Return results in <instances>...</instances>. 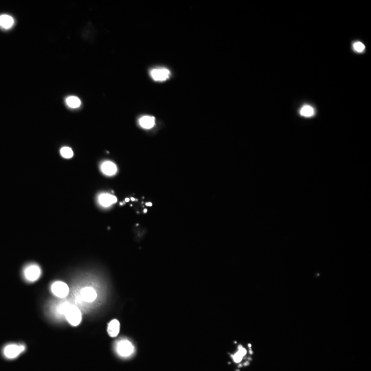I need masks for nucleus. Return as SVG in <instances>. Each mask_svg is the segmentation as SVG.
<instances>
[{"mask_svg": "<svg viewBox=\"0 0 371 371\" xmlns=\"http://www.w3.org/2000/svg\"><path fill=\"white\" fill-rule=\"evenodd\" d=\"M64 315L66 316L67 320L73 326H77L81 323L82 316L81 313L77 306L70 304L67 308Z\"/></svg>", "mask_w": 371, "mask_h": 371, "instance_id": "f257e3e1", "label": "nucleus"}, {"mask_svg": "<svg viewBox=\"0 0 371 371\" xmlns=\"http://www.w3.org/2000/svg\"><path fill=\"white\" fill-rule=\"evenodd\" d=\"M26 278L29 281H35L39 278L41 270L37 265H31L26 269L24 271Z\"/></svg>", "mask_w": 371, "mask_h": 371, "instance_id": "423d86ee", "label": "nucleus"}, {"mask_svg": "<svg viewBox=\"0 0 371 371\" xmlns=\"http://www.w3.org/2000/svg\"><path fill=\"white\" fill-rule=\"evenodd\" d=\"M108 334L111 337L118 335L120 331V323L117 320H113L108 325Z\"/></svg>", "mask_w": 371, "mask_h": 371, "instance_id": "9b49d317", "label": "nucleus"}, {"mask_svg": "<svg viewBox=\"0 0 371 371\" xmlns=\"http://www.w3.org/2000/svg\"><path fill=\"white\" fill-rule=\"evenodd\" d=\"M170 71L166 68H157L151 71L150 75L154 81H164L170 77Z\"/></svg>", "mask_w": 371, "mask_h": 371, "instance_id": "39448f33", "label": "nucleus"}, {"mask_svg": "<svg viewBox=\"0 0 371 371\" xmlns=\"http://www.w3.org/2000/svg\"><path fill=\"white\" fill-rule=\"evenodd\" d=\"M14 19L9 14L0 15V27L3 29H10L14 25Z\"/></svg>", "mask_w": 371, "mask_h": 371, "instance_id": "1a4fd4ad", "label": "nucleus"}, {"mask_svg": "<svg viewBox=\"0 0 371 371\" xmlns=\"http://www.w3.org/2000/svg\"><path fill=\"white\" fill-rule=\"evenodd\" d=\"M117 352L122 357H128L134 353V347L128 340L120 341L116 347Z\"/></svg>", "mask_w": 371, "mask_h": 371, "instance_id": "7ed1b4c3", "label": "nucleus"}, {"mask_svg": "<svg viewBox=\"0 0 371 371\" xmlns=\"http://www.w3.org/2000/svg\"><path fill=\"white\" fill-rule=\"evenodd\" d=\"M245 354H246V351L244 349H243V348H241V349L238 351V353L234 355V356L233 357L234 361H235L236 362H241Z\"/></svg>", "mask_w": 371, "mask_h": 371, "instance_id": "dca6fc26", "label": "nucleus"}, {"mask_svg": "<svg viewBox=\"0 0 371 371\" xmlns=\"http://www.w3.org/2000/svg\"><path fill=\"white\" fill-rule=\"evenodd\" d=\"M81 295L83 300L88 302L95 300L97 297L96 291L92 287H85V288L81 290Z\"/></svg>", "mask_w": 371, "mask_h": 371, "instance_id": "0eeeda50", "label": "nucleus"}, {"mask_svg": "<svg viewBox=\"0 0 371 371\" xmlns=\"http://www.w3.org/2000/svg\"><path fill=\"white\" fill-rule=\"evenodd\" d=\"M353 47H354V49L355 50V51H357L358 52H363L364 50V48H365L364 45L361 42L355 43L353 45Z\"/></svg>", "mask_w": 371, "mask_h": 371, "instance_id": "f3484780", "label": "nucleus"}, {"mask_svg": "<svg viewBox=\"0 0 371 371\" xmlns=\"http://www.w3.org/2000/svg\"><path fill=\"white\" fill-rule=\"evenodd\" d=\"M98 201H99L100 203L103 206L108 207L112 205L113 203H116L117 202V198L115 196L105 193V194H102L100 195Z\"/></svg>", "mask_w": 371, "mask_h": 371, "instance_id": "6e6552de", "label": "nucleus"}, {"mask_svg": "<svg viewBox=\"0 0 371 371\" xmlns=\"http://www.w3.org/2000/svg\"><path fill=\"white\" fill-rule=\"evenodd\" d=\"M66 103L68 107L70 108H78L81 105V101L77 96H69L66 98Z\"/></svg>", "mask_w": 371, "mask_h": 371, "instance_id": "ddd939ff", "label": "nucleus"}, {"mask_svg": "<svg viewBox=\"0 0 371 371\" xmlns=\"http://www.w3.org/2000/svg\"><path fill=\"white\" fill-rule=\"evenodd\" d=\"M140 126L145 128H152L155 124V118L152 116H143L140 119Z\"/></svg>", "mask_w": 371, "mask_h": 371, "instance_id": "f8f14e48", "label": "nucleus"}, {"mask_svg": "<svg viewBox=\"0 0 371 371\" xmlns=\"http://www.w3.org/2000/svg\"><path fill=\"white\" fill-rule=\"evenodd\" d=\"M102 171L107 175H113L117 171V167L114 163L111 162H105L102 164Z\"/></svg>", "mask_w": 371, "mask_h": 371, "instance_id": "9d476101", "label": "nucleus"}, {"mask_svg": "<svg viewBox=\"0 0 371 371\" xmlns=\"http://www.w3.org/2000/svg\"><path fill=\"white\" fill-rule=\"evenodd\" d=\"M52 291L56 296L65 298L69 294V287L65 283L58 281L52 285Z\"/></svg>", "mask_w": 371, "mask_h": 371, "instance_id": "20e7f679", "label": "nucleus"}, {"mask_svg": "<svg viewBox=\"0 0 371 371\" xmlns=\"http://www.w3.org/2000/svg\"><path fill=\"white\" fill-rule=\"evenodd\" d=\"M60 154H61V156L65 157V158H71L74 156V153H73V151L71 150V148L70 147H63V148L60 149Z\"/></svg>", "mask_w": 371, "mask_h": 371, "instance_id": "2eb2a0df", "label": "nucleus"}, {"mask_svg": "<svg viewBox=\"0 0 371 371\" xmlns=\"http://www.w3.org/2000/svg\"><path fill=\"white\" fill-rule=\"evenodd\" d=\"M300 113L305 117H311L314 114V109L311 106L306 105L301 109Z\"/></svg>", "mask_w": 371, "mask_h": 371, "instance_id": "4468645a", "label": "nucleus"}, {"mask_svg": "<svg viewBox=\"0 0 371 371\" xmlns=\"http://www.w3.org/2000/svg\"><path fill=\"white\" fill-rule=\"evenodd\" d=\"M25 350V346L20 344H9L3 349V355L9 359H14L18 357Z\"/></svg>", "mask_w": 371, "mask_h": 371, "instance_id": "f03ea898", "label": "nucleus"}]
</instances>
